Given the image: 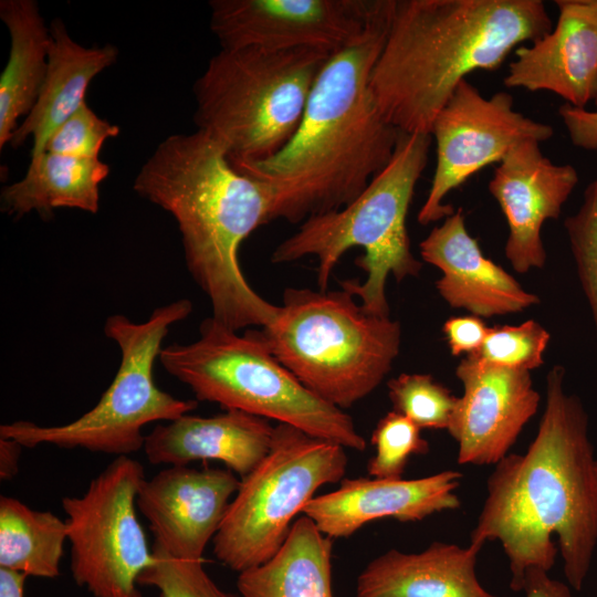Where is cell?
<instances>
[{"label":"cell","instance_id":"3","mask_svg":"<svg viewBox=\"0 0 597 597\" xmlns=\"http://www.w3.org/2000/svg\"><path fill=\"white\" fill-rule=\"evenodd\" d=\"M134 190L177 221L187 269L213 320L235 332L273 322L280 306L250 286L238 258L241 243L270 222L271 198L231 165L219 142L200 129L168 136L142 166Z\"/></svg>","mask_w":597,"mask_h":597},{"label":"cell","instance_id":"12","mask_svg":"<svg viewBox=\"0 0 597 597\" xmlns=\"http://www.w3.org/2000/svg\"><path fill=\"white\" fill-rule=\"evenodd\" d=\"M553 127L514 108L511 94L500 91L489 98L467 78L439 112L431 127L437 161L427 199L417 220L420 224L446 219L454 212L447 195L482 168L500 163L526 140L545 142Z\"/></svg>","mask_w":597,"mask_h":597},{"label":"cell","instance_id":"5","mask_svg":"<svg viewBox=\"0 0 597 597\" xmlns=\"http://www.w3.org/2000/svg\"><path fill=\"white\" fill-rule=\"evenodd\" d=\"M430 134L399 132L388 164L366 189L347 206L310 217L274 249L272 263H291L306 255L318 260L317 284L327 291L339 259L352 248L364 254L355 260L366 279L341 282L343 290L362 300V307L377 316H389L386 282L418 276L422 263L411 252L407 214L416 185L428 164Z\"/></svg>","mask_w":597,"mask_h":597},{"label":"cell","instance_id":"37","mask_svg":"<svg viewBox=\"0 0 597 597\" xmlns=\"http://www.w3.org/2000/svg\"><path fill=\"white\" fill-rule=\"evenodd\" d=\"M27 575L0 567V597H24Z\"/></svg>","mask_w":597,"mask_h":597},{"label":"cell","instance_id":"32","mask_svg":"<svg viewBox=\"0 0 597 597\" xmlns=\"http://www.w3.org/2000/svg\"><path fill=\"white\" fill-rule=\"evenodd\" d=\"M117 125L98 117L84 102L48 139L44 150L80 158H98L106 139L116 137Z\"/></svg>","mask_w":597,"mask_h":597},{"label":"cell","instance_id":"21","mask_svg":"<svg viewBox=\"0 0 597 597\" xmlns=\"http://www.w3.org/2000/svg\"><path fill=\"white\" fill-rule=\"evenodd\" d=\"M482 545L433 542L419 553L391 548L357 577V597H498L476 576Z\"/></svg>","mask_w":597,"mask_h":597},{"label":"cell","instance_id":"22","mask_svg":"<svg viewBox=\"0 0 597 597\" xmlns=\"http://www.w3.org/2000/svg\"><path fill=\"white\" fill-rule=\"evenodd\" d=\"M48 70L38 100L12 134L10 145L21 146L33 139L31 157L43 153L52 133L85 101L92 80L112 66L118 56L114 45L86 48L70 35L61 19L50 24Z\"/></svg>","mask_w":597,"mask_h":597},{"label":"cell","instance_id":"18","mask_svg":"<svg viewBox=\"0 0 597 597\" xmlns=\"http://www.w3.org/2000/svg\"><path fill=\"white\" fill-rule=\"evenodd\" d=\"M554 30L515 50L503 83L552 92L576 108L597 98V0H557Z\"/></svg>","mask_w":597,"mask_h":597},{"label":"cell","instance_id":"25","mask_svg":"<svg viewBox=\"0 0 597 597\" xmlns=\"http://www.w3.org/2000/svg\"><path fill=\"white\" fill-rule=\"evenodd\" d=\"M333 540L307 516L294 521L275 555L239 573L241 597H334Z\"/></svg>","mask_w":597,"mask_h":597},{"label":"cell","instance_id":"9","mask_svg":"<svg viewBox=\"0 0 597 597\" xmlns=\"http://www.w3.org/2000/svg\"><path fill=\"white\" fill-rule=\"evenodd\" d=\"M191 312L192 303L180 298L155 308L142 323L123 314L108 316L104 334L117 344L121 363L97 404L65 425L39 426L24 420L3 423L0 437L13 439L23 448L53 444L117 457L139 451L147 423L175 420L198 406L197 400H181L161 390L154 379V364L169 327Z\"/></svg>","mask_w":597,"mask_h":597},{"label":"cell","instance_id":"28","mask_svg":"<svg viewBox=\"0 0 597 597\" xmlns=\"http://www.w3.org/2000/svg\"><path fill=\"white\" fill-rule=\"evenodd\" d=\"M370 442L375 454L367 463V472L378 479H402L410 458L426 454L430 449L421 437V429L394 410L379 419Z\"/></svg>","mask_w":597,"mask_h":597},{"label":"cell","instance_id":"29","mask_svg":"<svg viewBox=\"0 0 597 597\" xmlns=\"http://www.w3.org/2000/svg\"><path fill=\"white\" fill-rule=\"evenodd\" d=\"M549 337V333L534 320L519 325H496L489 327L482 346L468 356L531 373L543 365Z\"/></svg>","mask_w":597,"mask_h":597},{"label":"cell","instance_id":"35","mask_svg":"<svg viewBox=\"0 0 597 597\" xmlns=\"http://www.w3.org/2000/svg\"><path fill=\"white\" fill-rule=\"evenodd\" d=\"M522 591L525 597H573L567 584L551 578L548 572L541 568L525 573Z\"/></svg>","mask_w":597,"mask_h":597},{"label":"cell","instance_id":"27","mask_svg":"<svg viewBox=\"0 0 597 597\" xmlns=\"http://www.w3.org/2000/svg\"><path fill=\"white\" fill-rule=\"evenodd\" d=\"M392 410L420 429H448L459 397L429 374H400L387 383Z\"/></svg>","mask_w":597,"mask_h":597},{"label":"cell","instance_id":"10","mask_svg":"<svg viewBox=\"0 0 597 597\" xmlns=\"http://www.w3.org/2000/svg\"><path fill=\"white\" fill-rule=\"evenodd\" d=\"M346 467L344 447L276 425L269 453L241 479L212 540L216 558L238 573L268 562L295 516L320 488L341 482Z\"/></svg>","mask_w":597,"mask_h":597},{"label":"cell","instance_id":"4","mask_svg":"<svg viewBox=\"0 0 597 597\" xmlns=\"http://www.w3.org/2000/svg\"><path fill=\"white\" fill-rule=\"evenodd\" d=\"M541 0H392L370 90L398 130L431 135L467 75L494 71L525 41L552 30Z\"/></svg>","mask_w":597,"mask_h":597},{"label":"cell","instance_id":"34","mask_svg":"<svg viewBox=\"0 0 597 597\" xmlns=\"http://www.w3.org/2000/svg\"><path fill=\"white\" fill-rule=\"evenodd\" d=\"M558 115L574 146L597 150V111L576 108L565 103L559 106Z\"/></svg>","mask_w":597,"mask_h":597},{"label":"cell","instance_id":"1","mask_svg":"<svg viewBox=\"0 0 597 597\" xmlns=\"http://www.w3.org/2000/svg\"><path fill=\"white\" fill-rule=\"evenodd\" d=\"M564 380L565 368L552 367L537 433L524 453L494 465L470 536L482 546L501 544L514 591H522L528 569L549 572L557 552L568 585L579 591L597 546V460L587 412Z\"/></svg>","mask_w":597,"mask_h":597},{"label":"cell","instance_id":"2","mask_svg":"<svg viewBox=\"0 0 597 597\" xmlns=\"http://www.w3.org/2000/svg\"><path fill=\"white\" fill-rule=\"evenodd\" d=\"M391 1L356 45L335 53L317 76L286 146L260 161H232L265 186L270 221L302 223L355 200L390 160L399 132L380 113L370 74L388 30Z\"/></svg>","mask_w":597,"mask_h":597},{"label":"cell","instance_id":"26","mask_svg":"<svg viewBox=\"0 0 597 597\" xmlns=\"http://www.w3.org/2000/svg\"><path fill=\"white\" fill-rule=\"evenodd\" d=\"M66 522L50 511H36L21 501L0 496V567L27 576L60 575Z\"/></svg>","mask_w":597,"mask_h":597},{"label":"cell","instance_id":"14","mask_svg":"<svg viewBox=\"0 0 597 597\" xmlns=\"http://www.w3.org/2000/svg\"><path fill=\"white\" fill-rule=\"evenodd\" d=\"M455 375L463 394L447 431L458 444V463L495 465L510 453L540 406L531 373L467 356Z\"/></svg>","mask_w":597,"mask_h":597},{"label":"cell","instance_id":"6","mask_svg":"<svg viewBox=\"0 0 597 597\" xmlns=\"http://www.w3.org/2000/svg\"><path fill=\"white\" fill-rule=\"evenodd\" d=\"M254 332L306 388L341 409L381 384L401 341L397 321L366 312L346 290L287 287L273 322Z\"/></svg>","mask_w":597,"mask_h":597},{"label":"cell","instance_id":"38","mask_svg":"<svg viewBox=\"0 0 597 597\" xmlns=\"http://www.w3.org/2000/svg\"><path fill=\"white\" fill-rule=\"evenodd\" d=\"M596 111H597V98L595 100Z\"/></svg>","mask_w":597,"mask_h":597},{"label":"cell","instance_id":"36","mask_svg":"<svg viewBox=\"0 0 597 597\" xmlns=\"http://www.w3.org/2000/svg\"><path fill=\"white\" fill-rule=\"evenodd\" d=\"M22 446L9 438L0 437V479L10 480L19 471V459L22 452Z\"/></svg>","mask_w":597,"mask_h":597},{"label":"cell","instance_id":"39","mask_svg":"<svg viewBox=\"0 0 597 597\" xmlns=\"http://www.w3.org/2000/svg\"><path fill=\"white\" fill-rule=\"evenodd\" d=\"M596 473H597V462H596Z\"/></svg>","mask_w":597,"mask_h":597},{"label":"cell","instance_id":"30","mask_svg":"<svg viewBox=\"0 0 597 597\" xmlns=\"http://www.w3.org/2000/svg\"><path fill=\"white\" fill-rule=\"evenodd\" d=\"M154 559L138 576L142 586L156 587L159 597H241L217 586L203 568V561L176 558L157 545Z\"/></svg>","mask_w":597,"mask_h":597},{"label":"cell","instance_id":"17","mask_svg":"<svg viewBox=\"0 0 597 597\" xmlns=\"http://www.w3.org/2000/svg\"><path fill=\"white\" fill-rule=\"evenodd\" d=\"M461 479L462 473L455 470L409 480L344 478L336 490L314 496L302 513L332 540L346 538L380 519L420 522L459 509Z\"/></svg>","mask_w":597,"mask_h":597},{"label":"cell","instance_id":"11","mask_svg":"<svg viewBox=\"0 0 597 597\" xmlns=\"http://www.w3.org/2000/svg\"><path fill=\"white\" fill-rule=\"evenodd\" d=\"M144 467L128 455L113 460L81 496H65L71 572L94 597H143L139 574L153 559L136 515Z\"/></svg>","mask_w":597,"mask_h":597},{"label":"cell","instance_id":"23","mask_svg":"<svg viewBox=\"0 0 597 597\" xmlns=\"http://www.w3.org/2000/svg\"><path fill=\"white\" fill-rule=\"evenodd\" d=\"M109 167L100 158H80L43 151L31 157L22 179L1 190V211L15 218L35 211L50 219L56 208L96 213L100 185Z\"/></svg>","mask_w":597,"mask_h":597},{"label":"cell","instance_id":"24","mask_svg":"<svg viewBox=\"0 0 597 597\" xmlns=\"http://www.w3.org/2000/svg\"><path fill=\"white\" fill-rule=\"evenodd\" d=\"M0 18L10 35L0 76V149L10 143L18 119L34 106L48 70L50 27L34 0H1Z\"/></svg>","mask_w":597,"mask_h":597},{"label":"cell","instance_id":"20","mask_svg":"<svg viewBox=\"0 0 597 597\" xmlns=\"http://www.w3.org/2000/svg\"><path fill=\"white\" fill-rule=\"evenodd\" d=\"M273 432L266 419L241 410L226 409L212 417L186 413L155 426L143 450L153 464L221 461L242 479L269 453Z\"/></svg>","mask_w":597,"mask_h":597},{"label":"cell","instance_id":"33","mask_svg":"<svg viewBox=\"0 0 597 597\" xmlns=\"http://www.w3.org/2000/svg\"><path fill=\"white\" fill-rule=\"evenodd\" d=\"M488 331L485 323L474 315L451 317L442 327L453 356L475 353L482 346Z\"/></svg>","mask_w":597,"mask_h":597},{"label":"cell","instance_id":"31","mask_svg":"<svg viewBox=\"0 0 597 597\" xmlns=\"http://www.w3.org/2000/svg\"><path fill=\"white\" fill-rule=\"evenodd\" d=\"M564 227L597 335V175L587 185L578 211L565 219Z\"/></svg>","mask_w":597,"mask_h":597},{"label":"cell","instance_id":"8","mask_svg":"<svg viewBox=\"0 0 597 597\" xmlns=\"http://www.w3.org/2000/svg\"><path fill=\"white\" fill-rule=\"evenodd\" d=\"M323 50H220L193 84V121L232 161L265 160L294 136L313 85L331 59Z\"/></svg>","mask_w":597,"mask_h":597},{"label":"cell","instance_id":"7","mask_svg":"<svg viewBox=\"0 0 597 597\" xmlns=\"http://www.w3.org/2000/svg\"><path fill=\"white\" fill-rule=\"evenodd\" d=\"M158 360L197 400L273 419L345 449L366 448L352 417L306 388L254 329L240 335L208 317L198 339L164 347Z\"/></svg>","mask_w":597,"mask_h":597},{"label":"cell","instance_id":"13","mask_svg":"<svg viewBox=\"0 0 597 597\" xmlns=\"http://www.w3.org/2000/svg\"><path fill=\"white\" fill-rule=\"evenodd\" d=\"M386 0H211L210 30L222 50H323L358 44Z\"/></svg>","mask_w":597,"mask_h":597},{"label":"cell","instance_id":"16","mask_svg":"<svg viewBox=\"0 0 597 597\" xmlns=\"http://www.w3.org/2000/svg\"><path fill=\"white\" fill-rule=\"evenodd\" d=\"M577 182L575 167L553 163L536 140L521 143L495 167L489 191L506 219L504 253L516 272L545 265L542 227L559 217Z\"/></svg>","mask_w":597,"mask_h":597},{"label":"cell","instance_id":"19","mask_svg":"<svg viewBox=\"0 0 597 597\" xmlns=\"http://www.w3.org/2000/svg\"><path fill=\"white\" fill-rule=\"evenodd\" d=\"M422 260L438 268L436 282L440 296L453 308L478 317L522 312L540 303L510 273L486 258L479 242L468 232L459 208L434 227L419 243Z\"/></svg>","mask_w":597,"mask_h":597},{"label":"cell","instance_id":"15","mask_svg":"<svg viewBox=\"0 0 597 597\" xmlns=\"http://www.w3.org/2000/svg\"><path fill=\"white\" fill-rule=\"evenodd\" d=\"M241 479L229 469L170 465L142 482L136 505L155 545L181 559L202 561Z\"/></svg>","mask_w":597,"mask_h":597}]
</instances>
